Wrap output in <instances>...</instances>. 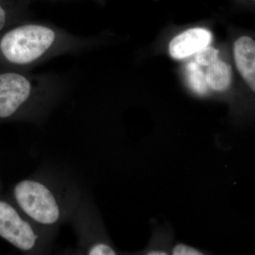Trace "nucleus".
I'll use <instances>...</instances> for the list:
<instances>
[{"label":"nucleus","mask_w":255,"mask_h":255,"mask_svg":"<svg viewBox=\"0 0 255 255\" xmlns=\"http://www.w3.org/2000/svg\"><path fill=\"white\" fill-rule=\"evenodd\" d=\"M83 191L70 174L43 170L16 183L11 198L32 221L57 234L70 221Z\"/></svg>","instance_id":"f257e3e1"},{"label":"nucleus","mask_w":255,"mask_h":255,"mask_svg":"<svg viewBox=\"0 0 255 255\" xmlns=\"http://www.w3.org/2000/svg\"><path fill=\"white\" fill-rule=\"evenodd\" d=\"M56 233L38 226L13 201L0 199V238L26 255L51 251Z\"/></svg>","instance_id":"f03ea898"},{"label":"nucleus","mask_w":255,"mask_h":255,"mask_svg":"<svg viewBox=\"0 0 255 255\" xmlns=\"http://www.w3.org/2000/svg\"><path fill=\"white\" fill-rule=\"evenodd\" d=\"M69 223H71L76 235L80 254H121L107 234L98 209L85 191Z\"/></svg>","instance_id":"7ed1b4c3"},{"label":"nucleus","mask_w":255,"mask_h":255,"mask_svg":"<svg viewBox=\"0 0 255 255\" xmlns=\"http://www.w3.org/2000/svg\"><path fill=\"white\" fill-rule=\"evenodd\" d=\"M55 38V32L51 28L41 25H23L3 36L0 50L10 63H31L49 49Z\"/></svg>","instance_id":"20e7f679"},{"label":"nucleus","mask_w":255,"mask_h":255,"mask_svg":"<svg viewBox=\"0 0 255 255\" xmlns=\"http://www.w3.org/2000/svg\"><path fill=\"white\" fill-rule=\"evenodd\" d=\"M31 94L29 81L19 74H0V119L17 114L27 103Z\"/></svg>","instance_id":"39448f33"},{"label":"nucleus","mask_w":255,"mask_h":255,"mask_svg":"<svg viewBox=\"0 0 255 255\" xmlns=\"http://www.w3.org/2000/svg\"><path fill=\"white\" fill-rule=\"evenodd\" d=\"M212 40L211 32L204 28H191L178 35L169 43V53L175 59H183L208 46Z\"/></svg>","instance_id":"423d86ee"},{"label":"nucleus","mask_w":255,"mask_h":255,"mask_svg":"<svg viewBox=\"0 0 255 255\" xmlns=\"http://www.w3.org/2000/svg\"><path fill=\"white\" fill-rule=\"evenodd\" d=\"M235 60L238 70L253 92L255 90V43L250 37L237 40L234 47Z\"/></svg>","instance_id":"0eeeda50"},{"label":"nucleus","mask_w":255,"mask_h":255,"mask_svg":"<svg viewBox=\"0 0 255 255\" xmlns=\"http://www.w3.org/2000/svg\"><path fill=\"white\" fill-rule=\"evenodd\" d=\"M173 231L171 228L155 226L152 229L150 242L147 248L140 253L145 255H169L172 246Z\"/></svg>","instance_id":"6e6552de"},{"label":"nucleus","mask_w":255,"mask_h":255,"mask_svg":"<svg viewBox=\"0 0 255 255\" xmlns=\"http://www.w3.org/2000/svg\"><path fill=\"white\" fill-rule=\"evenodd\" d=\"M208 86L216 91H223L229 87L231 80V67L217 60L209 65L206 74Z\"/></svg>","instance_id":"1a4fd4ad"},{"label":"nucleus","mask_w":255,"mask_h":255,"mask_svg":"<svg viewBox=\"0 0 255 255\" xmlns=\"http://www.w3.org/2000/svg\"><path fill=\"white\" fill-rule=\"evenodd\" d=\"M187 76L189 86L193 91L199 95H205L208 90L206 75L201 70L200 65L196 62H191L187 66Z\"/></svg>","instance_id":"9d476101"},{"label":"nucleus","mask_w":255,"mask_h":255,"mask_svg":"<svg viewBox=\"0 0 255 255\" xmlns=\"http://www.w3.org/2000/svg\"><path fill=\"white\" fill-rule=\"evenodd\" d=\"M219 52L212 47L206 46L196 53L195 62L199 65H211L218 60Z\"/></svg>","instance_id":"9b49d317"},{"label":"nucleus","mask_w":255,"mask_h":255,"mask_svg":"<svg viewBox=\"0 0 255 255\" xmlns=\"http://www.w3.org/2000/svg\"><path fill=\"white\" fill-rule=\"evenodd\" d=\"M206 254H207L206 252L203 250L182 243H177L176 244L172 245L170 250V255H204Z\"/></svg>","instance_id":"f8f14e48"},{"label":"nucleus","mask_w":255,"mask_h":255,"mask_svg":"<svg viewBox=\"0 0 255 255\" xmlns=\"http://www.w3.org/2000/svg\"><path fill=\"white\" fill-rule=\"evenodd\" d=\"M5 21H6V14L4 10L2 9L0 5V30L4 26Z\"/></svg>","instance_id":"ddd939ff"}]
</instances>
